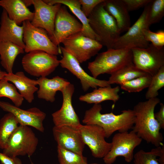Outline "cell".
<instances>
[{
  "mask_svg": "<svg viewBox=\"0 0 164 164\" xmlns=\"http://www.w3.org/2000/svg\"><path fill=\"white\" fill-rule=\"evenodd\" d=\"M22 26L24 29V50L26 53L41 50L56 56L61 53L60 47L53 43L45 30L34 26L28 20L23 22Z\"/></svg>",
  "mask_w": 164,
  "mask_h": 164,
  "instance_id": "52a82bcc",
  "label": "cell"
},
{
  "mask_svg": "<svg viewBox=\"0 0 164 164\" xmlns=\"http://www.w3.org/2000/svg\"><path fill=\"white\" fill-rule=\"evenodd\" d=\"M160 108L159 111L154 113L155 119L159 123L161 128H164V104L160 103Z\"/></svg>",
  "mask_w": 164,
  "mask_h": 164,
  "instance_id": "f35d334b",
  "label": "cell"
},
{
  "mask_svg": "<svg viewBox=\"0 0 164 164\" xmlns=\"http://www.w3.org/2000/svg\"><path fill=\"white\" fill-rule=\"evenodd\" d=\"M52 131L57 145L83 155L85 145L79 129L69 126H54Z\"/></svg>",
  "mask_w": 164,
  "mask_h": 164,
  "instance_id": "ac0fdd59",
  "label": "cell"
},
{
  "mask_svg": "<svg viewBox=\"0 0 164 164\" xmlns=\"http://www.w3.org/2000/svg\"><path fill=\"white\" fill-rule=\"evenodd\" d=\"M142 139L132 131L118 132L113 136L111 149L103 158L106 164H112L117 158L122 156L129 163L133 160L134 152L136 147L141 143Z\"/></svg>",
  "mask_w": 164,
  "mask_h": 164,
  "instance_id": "8992f818",
  "label": "cell"
},
{
  "mask_svg": "<svg viewBox=\"0 0 164 164\" xmlns=\"http://www.w3.org/2000/svg\"><path fill=\"white\" fill-rule=\"evenodd\" d=\"M105 10L115 19L121 33L126 32L131 26L130 15L122 0H105Z\"/></svg>",
  "mask_w": 164,
  "mask_h": 164,
  "instance_id": "7402d4cb",
  "label": "cell"
},
{
  "mask_svg": "<svg viewBox=\"0 0 164 164\" xmlns=\"http://www.w3.org/2000/svg\"><path fill=\"white\" fill-rule=\"evenodd\" d=\"M105 0H79L81 6V9L87 18L94 8Z\"/></svg>",
  "mask_w": 164,
  "mask_h": 164,
  "instance_id": "d590c367",
  "label": "cell"
},
{
  "mask_svg": "<svg viewBox=\"0 0 164 164\" xmlns=\"http://www.w3.org/2000/svg\"><path fill=\"white\" fill-rule=\"evenodd\" d=\"M62 43L80 63L97 54L103 47L99 41L84 36L81 32L69 36Z\"/></svg>",
  "mask_w": 164,
  "mask_h": 164,
  "instance_id": "30bf717a",
  "label": "cell"
},
{
  "mask_svg": "<svg viewBox=\"0 0 164 164\" xmlns=\"http://www.w3.org/2000/svg\"><path fill=\"white\" fill-rule=\"evenodd\" d=\"M38 141L29 126L19 125L8 140L3 153L11 157L27 155L29 157L36 151Z\"/></svg>",
  "mask_w": 164,
  "mask_h": 164,
  "instance_id": "5b68a950",
  "label": "cell"
},
{
  "mask_svg": "<svg viewBox=\"0 0 164 164\" xmlns=\"http://www.w3.org/2000/svg\"><path fill=\"white\" fill-rule=\"evenodd\" d=\"M31 164H34L33 162L31 161Z\"/></svg>",
  "mask_w": 164,
  "mask_h": 164,
  "instance_id": "b9f144b4",
  "label": "cell"
},
{
  "mask_svg": "<svg viewBox=\"0 0 164 164\" xmlns=\"http://www.w3.org/2000/svg\"><path fill=\"white\" fill-rule=\"evenodd\" d=\"M7 73L6 72L2 70L0 68V80L3 78Z\"/></svg>",
  "mask_w": 164,
  "mask_h": 164,
  "instance_id": "60d3db41",
  "label": "cell"
},
{
  "mask_svg": "<svg viewBox=\"0 0 164 164\" xmlns=\"http://www.w3.org/2000/svg\"><path fill=\"white\" fill-rule=\"evenodd\" d=\"M152 0H122L129 11L137 10L145 7Z\"/></svg>",
  "mask_w": 164,
  "mask_h": 164,
  "instance_id": "8d00e7d4",
  "label": "cell"
},
{
  "mask_svg": "<svg viewBox=\"0 0 164 164\" xmlns=\"http://www.w3.org/2000/svg\"><path fill=\"white\" fill-rule=\"evenodd\" d=\"M0 25V41L11 42L24 49L23 26L18 25L10 19L3 9L1 15Z\"/></svg>",
  "mask_w": 164,
  "mask_h": 164,
  "instance_id": "d6986e66",
  "label": "cell"
},
{
  "mask_svg": "<svg viewBox=\"0 0 164 164\" xmlns=\"http://www.w3.org/2000/svg\"><path fill=\"white\" fill-rule=\"evenodd\" d=\"M0 108L13 114L19 125L31 126L40 132H44L43 121L46 114L38 108L33 107L25 110L9 102L0 101Z\"/></svg>",
  "mask_w": 164,
  "mask_h": 164,
  "instance_id": "2e32d148",
  "label": "cell"
},
{
  "mask_svg": "<svg viewBox=\"0 0 164 164\" xmlns=\"http://www.w3.org/2000/svg\"><path fill=\"white\" fill-rule=\"evenodd\" d=\"M22 64L24 70L36 77H46L60 64L56 56L41 50L27 53L23 57Z\"/></svg>",
  "mask_w": 164,
  "mask_h": 164,
  "instance_id": "9c48e42d",
  "label": "cell"
},
{
  "mask_svg": "<svg viewBox=\"0 0 164 164\" xmlns=\"http://www.w3.org/2000/svg\"><path fill=\"white\" fill-rule=\"evenodd\" d=\"M82 29L81 23L68 12L66 6H61L56 16L54 35L51 40L58 46L69 36L81 32Z\"/></svg>",
  "mask_w": 164,
  "mask_h": 164,
  "instance_id": "4fadbf2b",
  "label": "cell"
},
{
  "mask_svg": "<svg viewBox=\"0 0 164 164\" xmlns=\"http://www.w3.org/2000/svg\"><path fill=\"white\" fill-rule=\"evenodd\" d=\"M133 164H164V145L149 152L141 149L134 155Z\"/></svg>",
  "mask_w": 164,
  "mask_h": 164,
  "instance_id": "83f0119b",
  "label": "cell"
},
{
  "mask_svg": "<svg viewBox=\"0 0 164 164\" xmlns=\"http://www.w3.org/2000/svg\"><path fill=\"white\" fill-rule=\"evenodd\" d=\"M143 34L145 39L148 42L158 49L163 48L164 46V31L160 30L154 32L149 28L144 29Z\"/></svg>",
  "mask_w": 164,
  "mask_h": 164,
  "instance_id": "e575fe53",
  "label": "cell"
},
{
  "mask_svg": "<svg viewBox=\"0 0 164 164\" xmlns=\"http://www.w3.org/2000/svg\"><path fill=\"white\" fill-rule=\"evenodd\" d=\"M39 88L37 91V97L47 101L53 102L58 91H61L70 83L59 76L51 79L46 77H40L37 80Z\"/></svg>",
  "mask_w": 164,
  "mask_h": 164,
  "instance_id": "ffe728a7",
  "label": "cell"
},
{
  "mask_svg": "<svg viewBox=\"0 0 164 164\" xmlns=\"http://www.w3.org/2000/svg\"><path fill=\"white\" fill-rule=\"evenodd\" d=\"M14 116L10 113L5 114L0 120V149H4L10 137L18 126Z\"/></svg>",
  "mask_w": 164,
  "mask_h": 164,
  "instance_id": "f1b7e54d",
  "label": "cell"
},
{
  "mask_svg": "<svg viewBox=\"0 0 164 164\" xmlns=\"http://www.w3.org/2000/svg\"><path fill=\"white\" fill-rule=\"evenodd\" d=\"M152 76L149 74L140 77L120 85L123 90L129 93L139 92L149 87Z\"/></svg>",
  "mask_w": 164,
  "mask_h": 164,
  "instance_id": "1f68e13d",
  "label": "cell"
},
{
  "mask_svg": "<svg viewBox=\"0 0 164 164\" xmlns=\"http://www.w3.org/2000/svg\"><path fill=\"white\" fill-rule=\"evenodd\" d=\"M164 15V0H152L148 14L149 26L159 22Z\"/></svg>",
  "mask_w": 164,
  "mask_h": 164,
  "instance_id": "836d02e7",
  "label": "cell"
},
{
  "mask_svg": "<svg viewBox=\"0 0 164 164\" xmlns=\"http://www.w3.org/2000/svg\"><path fill=\"white\" fill-rule=\"evenodd\" d=\"M99 164L97 163H91V164Z\"/></svg>",
  "mask_w": 164,
  "mask_h": 164,
  "instance_id": "7bdbcfd3",
  "label": "cell"
},
{
  "mask_svg": "<svg viewBox=\"0 0 164 164\" xmlns=\"http://www.w3.org/2000/svg\"><path fill=\"white\" fill-rule=\"evenodd\" d=\"M63 56L59 60L60 64L63 68L69 71L80 80L82 88L85 92L90 88H97L111 86L108 80H100L92 77L82 69L76 59L63 46L60 47Z\"/></svg>",
  "mask_w": 164,
  "mask_h": 164,
  "instance_id": "5bb4252c",
  "label": "cell"
},
{
  "mask_svg": "<svg viewBox=\"0 0 164 164\" xmlns=\"http://www.w3.org/2000/svg\"><path fill=\"white\" fill-rule=\"evenodd\" d=\"M164 86V66L162 67L158 72L152 76L150 84L145 94L146 99L157 97L158 91Z\"/></svg>",
  "mask_w": 164,
  "mask_h": 164,
  "instance_id": "d6a6232c",
  "label": "cell"
},
{
  "mask_svg": "<svg viewBox=\"0 0 164 164\" xmlns=\"http://www.w3.org/2000/svg\"><path fill=\"white\" fill-rule=\"evenodd\" d=\"M120 90L118 86L111 87V86L100 87L94 89L91 92L80 96L79 100L88 104H99L106 100H111L114 102L119 99L118 93Z\"/></svg>",
  "mask_w": 164,
  "mask_h": 164,
  "instance_id": "d4e9b609",
  "label": "cell"
},
{
  "mask_svg": "<svg viewBox=\"0 0 164 164\" xmlns=\"http://www.w3.org/2000/svg\"><path fill=\"white\" fill-rule=\"evenodd\" d=\"M0 161L2 164H22L21 159L17 157H11L0 152Z\"/></svg>",
  "mask_w": 164,
  "mask_h": 164,
  "instance_id": "74e56055",
  "label": "cell"
},
{
  "mask_svg": "<svg viewBox=\"0 0 164 164\" xmlns=\"http://www.w3.org/2000/svg\"><path fill=\"white\" fill-rule=\"evenodd\" d=\"M8 82L4 77L0 80V97L9 98L15 106L19 107L24 99L18 92L15 85Z\"/></svg>",
  "mask_w": 164,
  "mask_h": 164,
  "instance_id": "f546056e",
  "label": "cell"
},
{
  "mask_svg": "<svg viewBox=\"0 0 164 164\" xmlns=\"http://www.w3.org/2000/svg\"><path fill=\"white\" fill-rule=\"evenodd\" d=\"M32 5L34 8V15L30 22L31 24L45 30L51 39L54 35L56 16L62 5L59 3L49 5L41 0H32Z\"/></svg>",
  "mask_w": 164,
  "mask_h": 164,
  "instance_id": "e0dca14e",
  "label": "cell"
},
{
  "mask_svg": "<svg viewBox=\"0 0 164 164\" xmlns=\"http://www.w3.org/2000/svg\"><path fill=\"white\" fill-rule=\"evenodd\" d=\"M79 129L85 144L90 148L92 156L97 158L104 157L110 151L111 144L105 140L103 129L96 125H82Z\"/></svg>",
  "mask_w": 164,
  "mask_h": 164,
  "instance_id": "7c38bea8",
  "label": "cell"
},
{
  "mask_svg": "<svg viewBox=\"0 0 164 164\" xmlns=\"http://www.w3.org/2000/svg\"><path fill=\"white\" fill-rule=\"evenodd\" d=\"M160 100L155 97L138 103L133 110L135 120L132 131L142 140L156 147L163 145L159 125L154 116V110Z\"/></svg>",
  "mask_w": 164,
  "mask_h": 164,
  "instance_id": "6da1fadb",
  "label": "cell"
},
{
  "mask_svg": "<svg viewBox=\"0 0 164 164\" xmlns=\"http://www.w3.org/2000/svg\"><path fill=\"white\" fill-rule=\"evenodd\" d=\"M22 1L27 7L32 5V0H23Z\"/></svg>",
  "mask_w": 164,
  "mask_h": 164,
  "instance_id": "ab89813d",
  "label": "cell"
},
{
  "mask_svg": "<svg viewBox=\"0 0 164 164\" xmlns=\"http://www.w3.org/2000/svg\"><path fill=\"white\" fill-rule=\"evenodd\" d=\"M151 2L144 7L142 14L134 24L125 34L120 36L115 43L113 49L131 50L148 46L150 44L145 39L143 30L149 28L150 26L148 14Z\"/></svg>",
  "mask_w": 164,
  "mask_h": 164,
  "instance_id": "ba28073f",
  "label": "cell"
},
{
  "mask_svg": "<svg viewBox=\"0 0 164 164\" xmlns=\"http://www.w3.org/2000/svg\"><path fill=\"white\" fill-rule=\"evenodd\" d=\"M148 74L136 67L133 63L126 65L111 75L108 80L110 84L123 83Z\"/></svg>",
  "mask_w": 164,
  "mask_h": 164,
  "instance_id": "4316f807",
  "label": "cell"
},
{
  "mask_svg": "<svg viewBox=\"0 0 164 164\" xmlns=\"http://www.w3.org/2000/svg\"><path fill=\"white\" fill-rule=\"evenodd\" d=\"M58 158L60 164H88L87 158L57 145Z\"/></svg>",
  "mask_w": 164,
  "mask_h": 164,
  "instance_id": "4dcf8cb0",
  "label": "cell"
},
{
  "mask_svg": "<svg viewBox=\"0 0 164 164\" xmlns=\"http://www.w3.org/2000/svg\"><path fill=\"white\" fill-rule=\"evenodd\" d=\"M100 104H94L87 110L82 120L85 125H94L99 126L104 130L106 138H108L115 132H121L128 131L134 125L135 115L133 110H124L118 115L111 112L102 114Z\"/></svg>",
  "mask_w": 164,
  "mask_h": 164,
  "instance_id": "7a4b0ae2",
  "label": "cell"
},
{
  "mask_svg": "<svg viewBox=\"0 0 164 164\" xmlns=\"http://www.w3.org/2000/svg\"><path fill=\"white\" fill-rule=\"evenodd\" d=\"M8 81L12 83L19 93L28 103H31L34 99V94L38 88L37 80L31 79L26 76L22 71L15 73H7L4 77Z\"/></svg>",
  "mask_w": 164,
  "mask_h": 164,
  "instance_id": "44dd1931",
  "label": "cell"
},
{
  "mask_svg": "<svg viewBox=\"0 0 164 164\" xmlns=\"http://www.w3.org/2000/svg\"><path fill=\"white\" fill-rule=\"evenodd\" d=\"M132 61L137 68L153 76L164 66V49L150 44L146 48H133Z\"/></svg>",
  "mask_w": 164,
  "mask_h": 164,
  "instance_id": "8fae6325",
  "label": "cell"
},
{
  "mask_svg": "<svg viewBox=\"0 0 164 164\" xmlns=\"http://www.w3.org/2000/svg\"><path fill=\"white\" fill-rule=\"evenodd\" d=\"M74 90V85L70 83L61 91L63 98L61 107L52 114L54 126H69L79 129L82 125L72 104Z\"/></svg>",
  "mask_w": 164,
  "mask_h": 164,
  "instance_id": "9a60e30c",
  "label": "cell"
},
{
  "mask_svg": "<svg viewBox=\"0 0 164 164\" xmlns=\"http://www.w3.org/2000/svg\"><path fill=\"white\" fill-rule=\"evenodd\" d=\"M0 6L6 11L9 19L19 26L25 21L31 22L33 18L34 12L29 9L22 0H1Z\"/></svg>",
  "mask_w": 164,
  "mask_h": 164,
  "instance_id": "603a6c76",
  "label": "cell"
},
{
  "mask_svg": "<svg viewBox=\"0 0 164 164\" xmlns=\"http://www.w3.org/2000/svg\"><path fill=\"white\" fill-rule=\"evenodd\" d=\"M24 49L10 42L0 41V63L8 73H13L15 60L18 55L24 52Z\"/></svg>",
  "mask_w": 164,
  "mask_h": 164,
  "instance_id": "484cf974",
  "label": "cell"
},
{
  "mask_svg": "<svg viewBox=\"0 0 164 164\" xmlns=\"http://www.w3.org/2000/svg\"><path fill=\"white\" fill-rule=\"evenodd\" d=\"M104 2L97 5L87 18L98 41L109 50L113 48L121 33L115 19L105 9Z\"/></svg>",
  "mask_w": 164,
  "mask_h": 164,
  "instance_id": "3957f363",
  "label": "cell"
},
{
  "mask_svg": "<svg viewBox=\"0 0 164 164\" xmlns=\"http://www.w3.org/2000/svg\"><path fill=\"white\" fill-rule=\"evenodd\" d=\"M46 3L51 5L63 4L67 6L80 20L83 26L81 32L84 36L98 41L97 37L91 28L88 18L81 9L79 0H44Z\"/></svg>",
  "mask_w": 164,
  "mask_h": 164,
  "instance_id": "cb8c5ba5",
  "label": "cell"
},
{
  "mask_svg": "<svg viewBox=\"0 0 164 164\" xmlns=\"http://www.w3.org/2000/svg\"><path fill=\"white\" fill-rule=\"evenodd\" d=\"M133 63L131 50L111 49L98 54L94 60L88 63V68L97 78L104 73L111 74L123 67Z\"/></svg>",
  "mask_w": 164,
  "mask_h": 164,
  "instance_id": "277c9868",
  "label": "cell"
}]
</instances>
